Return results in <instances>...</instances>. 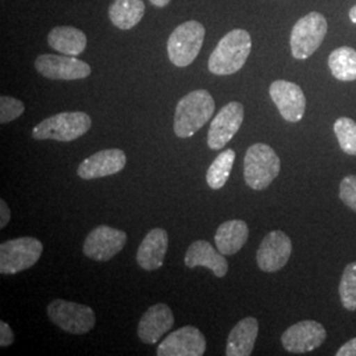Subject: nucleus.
<instances>
[{"mask_svg":"<svg viewBox=\"0 0 356 356\" xmlns=\"http://www.w3.org/2000/svg\"><path fill=\"white\" fill-rule=\"evenodd\" d=\"M216 102L207 90H194L179 99L175 113L173 129L179 139L195 135L211 119Z\"/></svg>","mask_w":356,"mask_h":356,"instance_id":"nucleus-1","label":"nucleus"},{"mask_svg":"<svg viewBox=\"0 0 356 356\" xmlns=\"http://www.w3.org/2000/svg\"><path fill=\"white\" fill-rule=\"evenodd\" d=\"M251 36L244 29H234L222 38L209 58V70L216 76H231L242 69L251 53Z\"/></svg>","mask_w":356,"mask_h":356,"instance_id":"nucleus-2","label":"nucleus"},{"mask_svg":"<svg viewBox=\"0 0 356 356\" xmlns=\"http://www.w3.org/2000/svg\"><path fill=\"white\" fill-rule=\"evenodd\" d=\"M280 157L267 144L256 143L244 156V179L254 191H264L279 176Z\"/></svg>","mask_w":356,"mask_h":356,"instance_id":"nucleus-3","label":"nucleus"},{"mask_svg":"<svg viewBox=\"0 0 356 356\" xmlns=\"http://www.w3.org/2000/svg\"><path fill=\"white\" fill-rule=\"evenodd\" d=\"M91 127V118L86 113H60L44 119L32 131L35 140L73 141L85 135Z\"/></svg>","mask_w":356,"mask_h":356,"instance_id":"nucleus-4","label":"nucleus"},{"mask_svg":"<svg viewBox=\"0 0 356 356\" xmlns=\"http://www.w3.org/2000/svg\"><path fill=\"white\" fill-rule=\"evenodd\" d=\"M204 24L191 20L185 22L170 33L166 49L170 63L178 67H186L194 63L204 45Z\"/></svg>","mask_w":356,"mask_h":356,"instance_id":"nucleus-5","label":"nucleus"},{"mask_svg":"<svg viewBox=\"0 0 356 356\" xmlns=\"http://www.w3.org/2000/svg\"><path fill=\"white\" fill-rule=\"evenodd\" d=\"M44 251L36 238L23 236L0 244V273L16 275L33 267Z\"/></svg>","mask_w":356,"mask_h":356,"instance_id":"nucleus-6","label":"nucleus"},{"mask_svg":"<svg viewBox=\"0 0 356 356\" xmlns=\"http://www.w3.org/2000/svg\"><path fill=\"white\" fill-rule=\"evenodd\" d=\"M327 33V22L319 13H307L301 17L291 33V49L294 58L306 60L318 49Z\"/></svg>","mask_w":356,"mask_h":356,"instance_id":"nucleus-7","label":"nucleus"},{"mask_svg":"<svg viewBox=\"0 0 356 356\" xmlns=\"http://www.w3.org/2000/svg\"><path fill=\"white\" fill-rule=\"evenodd\" d=\"M48 317L61 330L70 334H86L95 326V314L90 306L57 298L47 307Z\"/></svg>","mask_w":356,"mask_h":356,"instance_id":"nucleus-8","label":"nucleus"},{"mask_svg":"<svg viewBox=\"0 0 356 356\" xmlns=\"http://www.w3.org/2000/svg\"><path fill=\"white\" fill-rule=\"evenodd\" d=\"M244 106L241 102H229L220 108L213 119L207 132V145L213 151H219L232 140L242 127Z\"/></svg>","mask_w":356,"mask_h":356,"instance_id":"nucleus-9","label":"nucleus"},{"mask_svg":"<svg viewBox=\"0 0 356 356\" xmlns=\"http://www.w3.org/2000/svg\"><path fill=\"white\" fill-rule=\"evenodd\" d=\"M35 67L41 76L54 81H76L91 74L89 64L66 54H41L35 63Z\"/></svg>","mask_w":356,"mask_h":356,"instance_id":"nucleus-10","label":"nucleus"},{"mask_svg":"<svg viewBox=\"0 0 356 356\" xmlns=\"http://www.w3.org/2000/svg\"><path fill=\"white\" fill-rule=\"evenodd\" d=\"M127 243V234L110 226L92 229L83 243V254L95 261H108L119 254Z\"/></svg>","mask_w":356,"mask_h":356,"instance_id":"nucleus-11","label":"nucleus"},{"mask_svg":"<svg viewBox=\"0 0 356 356\" xmlns=\"http://www.w3.org/2000/svg\"><path fill=\"white\" fill-rule=\"evenodd\" d=\"M325 327L312 319L297 322L281 335V343L285 351L292 354H306L316 348L326 341Z\"/></svg>","mask_w":356,"mask_h":356,"instance_id":"nucleus-12","label":"nucleus"},{"mask_svg":"<svg viewBox=\"0 0 356 356\" xmlns=\"http://www.w3.org/2000/svg\"><path fill=\"white\" fill-rule=\"evenodd\" d=\"M292 250V241L285 232L279 229L272 231L266 235L257 250V266L267 273L277 272L286 266Z\"/></svg>","mask_w":356,"mask_h":356,"instance_id":"nucleus-13","label":"nucleus"},{"mask_svg":"<svg viewBox=\"0 0 356 356\" xmlns=\"http://www.w3.org/2000/svg\"><path fill=\"white\" fill-rule=\"evenodd\" d=\"M269 95L286 122L297 123L304 118L305 94L298 85L284 79L275 81L269 88Z\"/></svg>","mask_w":356,"mask_h":356,"instance_id":"nucleus-14","label":"nucleus"},{"mask_svg":"<svg viewBox=\"0 0 356 356\" xmlns=\"http://www.w3.org/2000/svg\"><path fill=\"white\" fill-rule=\"evenodd\" d=\"M206 353V338L194 326H185L169 334L159 344V356H202Z\"/></svg>","mask_w":356,"mask_h":356,"instance_id":"nucleus-15","label":"nucleus"},{"mask_svg":"<svg viewBox=\"0 0 356 356\" xmlns=\"http://www.w3.org/2000/svg\"><path fill=\"white\" fill-rule=\"evenodd\" d=\"M127 163L126 153L122 149H103L94 153L78 166V176L82 179L107 177L122 172Z\"/></svg>","mask_w":356,"mask_h":356,"instance_id":"nucleus-16","label":"nucleus"},{"mask_svg":"<svg viewBox=\"0 0 356 356\" xmlns=\"http://www.w3.org/2000/svg\"><path fill=\"white\" fill-rule=\"evenodd\" d=\"M175 325V316L169 306L156 304L151 306L140 318L138 335L145 344H156Z\"/></svg>","mask_w":356,"mask_h":356,"instance_id":"nucleus-17","label":"nucleus"},{"mask_svg":"<svg viewBox=\"0 0 356 356\" xmlns=\"http://www.w3.org/2000/svg\"><path fill=\"white\" fill-rule=\"evenodd\" d=\"M185 266L188 268L204 267L210 269L216 277H225L229 272V263L225 254L206 241L191 243L185 254Z\"/></svg>","mask_w":356,"mask_h":356,"instance_id":"nucleus-18","label":"nucleus"},{"mask_svg":"<svg viewBox=\"0 0 356 356\" xmlns=\"http://www.w3.org/2000/svg\"><path fill=\"white\" fill-rule=\"evenodd\" d=\"M168 244L169 238L165 229H151L143 239L136 254L139 267L143 268L144 270H156L163 267L168 251Z\"/></svg>","mask_w":356,"mask_h":356,"instance_id":"nucleus-19","label":"nucleus"},{"mask_svg":"<svg viewBox=\"0 0 356 356\" xmlns=\"http://www.w3.org/2000/svg\"><path fill=\"white\" fill-rule=\"evenodd\" d=\"M259 335V322L254 317L239 321L231 330L226 344L227 356H250Z\"/></svg>","mask_w":356,"mask_h":356,"instance_id":"nucleus-20","label":"nucleus"},{"mask_svg":"<svg viewBox=\"0 0 356 356\" xmlns=\"http://www.w3.org/2000/svg\"><path fill=\"white\" fill-rule=\"evenodd\" d=\"M250 229L244 220L234 219L222 223L216 229V250L225 256L238 254L248 241Z\"/></svg>","mask_w":356,"mask_h":356,"instance_id":"nucleus-21","label":"nucleus"},{"mask_svg":"<svg viewBox=\"0 0 356 356\" xmlns=\"http://www.w3.org/2000/svg\"><path fill=\"white\" fill-rule=\"evenodd\" d=\"M51 49L66 56H79L88 47L86 35L74 26H60L53 28L48 35Z\"/></svg>","mask_w":356,"mask_h":356,"instance_id":"nucleus-22","label":"nucleus"},{"mask_svg":"<svg viewBox=\"0 0 356 356\" xmlns=\"http://www.w3.org/2000/svg\"><path fill=\"white\" fill-rule=\"evenodd\" d=\"M145 13L143 0H114L108 10V17L116 28L122 31L138 26Z\"/></svg>","mask_w":356,"mask_h":356,"instance_id":"nucleus-23","label":"nucleus"},{"mask_svg":"<svg viewBox=\"0 0 356 356\" xmlns=\"http://www.w3.org/2000/svg\"><path fill=\"white\" fill-rule=\"evenodd\" d=\"M331 74L339 81H356V51L350 47H341L329 57Z\"/></svg>","mask_w":356,"mask_h":356,"instance_id":"nucleus-24","label":"nucleus"},{"mask_svg":"<svg viewBox=\"0 0 356 356\" xmlns=\"http://www.w3.org/2000/svg\"><path fill=\"white\" fill-rule=\"evenodd\" d=\"M235 157L236 153L234 149L223 151L216 156V160L213 161V164L207 169L206 173V182L211 189L218 191L226 185L234 166Z\"/></svg>","mask_w":356,"mask_h":356,"instance_id":"nucleus-25","label":"nucleus"},{"mask_svg":"<svg viewBox=\"0 0 356 356\" xmlns=\"http://www.w3.org/2000/svg\"><path fill=\"white\" fill-rule=\"evenodd\" d=\"M334 132L344 153L356 156V122L350 118H339L334 123Z\"/></svg>","mask_w":356,"mask_h":356,"instance_id":"nucleus-26","label":"nucleus"},{"mask_svg":"<svg viewBox=\"0 0 356 356\" xmlns=\"http://www.w3.org/2000/svg\"><path fill=\"white\" fill-rule=\"evenodd\" d=\"M339 297L344 309L356 310V261L344 268L343 276L339 284Z\"/></svg>","mask_w":356,"mask_h":356,"instance_id":"nucleus-27","label":"nucleus"},{"mask_svg":"<svg viewBox=\"0 0 356 356\" xmlns=\"http://www.w3.org/2000/svg\"><path fill=\"white\" fill-rule=\"evenodd\" d=\"M26 110L24 103L8 95L0 97V123L6 124L15 119H17L20 115H23Z\"/></svg>","mask_w":356,"mask_h":356,"instance_id":"nucleus-28","label":"nucleus"},{"mask_svg":"<svg viewBox=\"0 0 356 356\" xmlns=\"http://www.w3.org/2000/svg\"><path fill=\"white\" fill-rule=\"evenodd\" d=\"M339 197L344 204L356 211V176H347L341 182Z\"/></svg>","mask_w":356,"mask_h":356,"instance_id":"nucleus-29","label":"nucleus"},{"mask_svg":"<svg viewBox=\"0 0 356 356\" xmlns=\"http://www.w3.org/2000/svg\"><path fill=\"white\" fill-rule=\"evenodd\" d=\"M13 341H15V334H13V329L10 327L8 323L1 321L0 322V346L8 347L13 343Z\"/></svg>","mask_w":356,"mask_h":356,"instance_id":"nucleus-30","label":"nucleus"},{"mask_svg":"<svg viewBox=\"0 0 356 356\" xmlns=\"http://www.w3.org/2000/svg\"><path fill=\"white\" fill-rule=\"evenodd\" d=\"M11 219V211L4 200H0V229H4Z\"/></svg>","mask_w":356,"mask_h":356,"instance_id":"nucleus-31","label":"nucleus"},{"mask_svg":"<svg viewBox=\"0 0 356 356\" xmlns=\"http://www.w3.org/2000/svg\"><path fill=\"white\" fill-rule=\"evenodd\" d=\"M337 356H356V338L350 339L347 343H344L338 351Z\"/></svg>","mask_w":356,"mask_h":356,"instance_id":"nucleus-32","label":"nucleus"},{"mask_svg":"<svg viewBox=\"0 0 356 356\" xmlns=\"http://www.w3.org/2000/svg\"><path fill=\"white\" fill-rule=\"evenodd\" d=\"M149 1L152 3L153 6H156V7H159V8L166 7V6L170 3V0H149Z\"/></svg>","mask_w":356,"mask_h":356,"instance_id":"nucleus-33","label":"nucleus"},{"mask_svg":"<svg viewBox=\"0 0 356 356\" xmlns=\"http://www.w3.org/2000/svg\"><path fill=\"white\" fill-rule=\"evenodd\" d=\"M348 16H350V20H351L354 24H356V6L350 10Z\"/></svg>","mask_w":356,"mask_h":356,"instance_id":"nucleus-34","label":"nucleus"}]
</instances>
